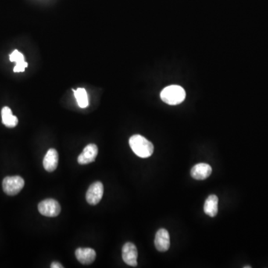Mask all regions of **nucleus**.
I'll use <instances>...</instances> for the list:
<instances>
[{
  "mask_svg": "<svg viewBox=\"0 0 268 268\" xmlns=\"http://www.w3.org/2000/svg\"><path fill=\"white\" fill-rule=\"evenodd\" d=\"M75 97L77 100L78 105L80 108H86L88 107L89 100L87 91L84 88H78L74 90Z\"/></svg>",
  "mask_w": 268,
  "mask_h": 268,
  "instance_id": "2eb2a0df",
  "label": "nucleus"
},
{
  "mask_svg": "<svg viewBox=\"0 0 268 268\" xmlns=\"http://www.w3.org/2000/svg\"><path fill=\"white\" fill-rule=\"evenodd\" d=\"M212 167L209 164H197L191 170V176L198 180H204L210 176L212 173Z\"/></svg>",
  "mask_w": 268,
  "mask_h": 268,
  "instance_id": "1a4fd4ad",
  "label": "nucleus"
},
{
  "mask_svg": "<svg viewBox=\"0 0 268 268\" xmlns=\"http://www.w3.org/2000/svg\"><path fill=\"white\" fill-rule=\"evenodd\" d=\"M58 154L56 150L51 148L47 151L44 159V167L47 172H52L57 169L58 165Z\"/></svg>",
  "mask_w": 268,
  "mask_h": 268,
  "instance_id": "9b49d317",
  "label": "nucleus"
},
{
  "mask_svg": "<svg viewBox=\"0 0 268 268\" xmlns=\"http://www.w3.org/2000/svg\"><path fill=\"white\" fill-rule=\"evenodd\" d=\"M51 268H63V265L60 264L59 262H53L51 265Z\"/></svg>",
  "mask_w": 268,
  "mask_h": 268,
  "instance_id": "dca6fc26",
  "label": "nucleus"
},
{
  "mask_svg": "<svg viewBox=\"0 0 268 268\" xmlns=\"http://www.w3.org/2000/svg\"><path fill=\"white\" fill-rule=\"evenodd\" d=\"M25 181L19 176L6 177L2 182V188L5 194L10 196L19 194L24 187Z\"/></svg>",
  "mask_w": 268,
  "mask_h": 268,
  "instance_id": "7ed1b4c3",
  "label": "nucleus"
},
{
  "mask_svg": "<svg viewBox=\"0 0 268 268\" xmlns=\"http://www.w3.org/2000/svg\"><path fill=\"white\" fill-rule=\"evenodd\" d=\"M204 212L210 217L216 216L219 212V198L215 194L209 196L204 204Z\"/></svg>",
  "mask_w": 268,
  "mask_h": 268,
  "instance_id": "f8f14e48",
  "label": "nucleus"
},
{
  "mask_svg": "<svg viewBox=\"0 0 268 268\" xmlns=\"http://www.w3.org/2000/svg\"><path fill=\"white\" fill-rule=\"evenodd\" d=\"M38 210L41 215L47 217H56L61 213V205L54 199H46L38 204Z\"/></svg>",
  "mask_w": 268,
  "mask_h": 268,
  "instance_id": "20e7f679",
  "label": "nucleus"
},
{
  "mask_svg": "<svg viewBox=\"0 0 268 268\" xmlns=\"http://www.w3.org/2000/svg\"><path fill=\"white\" fill-rule=\"evenodd\" d=\"M244 268H251V266H244Z\"/></svg>",
  "mask_w": 268,
  "mask_h": 268,
  "instance_id": "f3484780",
  "label": "nucleus"
},
{
  "mask_svg": "<svg viewBox=\"0 0 268 268\" xmlns=\"http://www.w3.org/2000/svg\"><path fill=\"white\" fill-rule=\"evenodd\" d=\"M104 194V186L101 182H95L90 186L86 194V200L90 205H95L101 201Z\"/></svg>",
  "mask_w": 268,
  "mask_h": 268,
  "instance_id": "39448f33",
  "label": "nucleus"
},
{
  "mask_svg": "<svg viewBox=\"0 0 268 268\" xmlns=\"http://www.w3.org/2000/svg\"><path fill=\"white\" fill-rule=\"evenodd\" d=\"M10 61L16 63V66L14 68L15 73H23L26 67H28V63L25 61L24 55L20 53L18 50H15L10 55Z\"/></svg>",
  "mask_w": 268,
  "mask_h": 268,
  "instance_id": "ddd939ff",
  "label": "nucleus"
},
{
  "mask_svg": "<svg viewBox=\"0 0 268 268\" xmlns=\"http://www.w3.org/2000/svg\"><path fill=\"white\" fill-rule=\"evenodd\" d=\"M130 148L136 155L141 158H148L154 153V145L142 136L136 134L129 140Z\"/></svg>",
  "mask_w": 268,
  "mask_h": 268,
  "instance_id": "f257e3e1",
  "label": "nucleus"
},
{
  "mask_svg": "<svg viewBox=\"0 0 268 268\" xmlns=\"http://www.w3.org/2000/svg\"><path fill=\"white\" fill-rule=\"evenodd\" d=\"M76 256L78 261L83 265H90L95 261L96 253L91 248H78Z\"/></svg>",
  "mask_w": 268,
  "mask_h": 268,
  "instance_id": "9d476101",
  "label": "nucleus"
},
{
  "mask_svg": "<svg viewBox=\"0 0 268 268\" xmlns=\"http://www.w3.org/2000/svg\"><path fill=\"white\" fill-rule=\"evenodd\" d=\"M2 123L7 127H16L18 124V119L16 116H14L12 110L8 107H4L2 110Z\"/></svg>",
  "mask_w": 268,
  "mask_h": 268,
  "instance_id": "4468645a",
  "label": "nucleus"
},
{
  "mask_svg": "<svg viewBox=\"0 0 268 268\" xmlns=\"http://www.w3.org/2000/svg\"><path fill=\"white\" fill-rule=\"evenodd\" d=\"M98 147L95 144H90L87 145L84 151L79 155L78 162L80 165H86L95 160L98 155Z\"/></svg>",
  "mask_w": 268,
  "mask_h": 268,
  "instance_id": "6e6552de",
  "label": "nucleus"
},
{
  "mask_svg": "<svg viewBox=\"0 0 268 268\" xmlns=\"http://www.w3.org/2000/svg\"><path fill=\"white\" fill-rule=\"evenodd\" d=\"M160 98L167 105H177L186 98V91L180 86H169L161 92Z\"/></svg>",
  "mask_w": 268,
  "mask_h": 268,
  "instance_id": "f03ea898",
  "label": "nucleus"
},
{
  "mask_svg": "<svg viewBox=\"0 0 268 268\" xmlns=\"http://www.w3.org/2000/svg\"><path fill=\"white\" fill-rule=\"evenodd\" d=\"M137 247L133 243L127 242L122 247V259L127 265L131 267L137 266Z\"/></svg>",
  "mask_w": 268,
  "mask_h": 268,
  "instance_id": "423d86ee",
  "label": "nucleus"
},
{
  "mask_svg": "<svg viewBox=\"0 0 268 268\" xmlns=\"http://www.w3.org/2000/svg\"><path fill=\"white\" fill-rule=\"evenodd\" d=\"M154 244L159 252H166L170 247V236L166 229L158 230L154 240Z\"/></svg>",
  "mask_w": 268,
  "mask_h": 268,
  "instance_id": "0eeeda50",
  "label": "nucleus"
}]
</instances>
